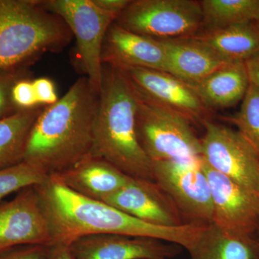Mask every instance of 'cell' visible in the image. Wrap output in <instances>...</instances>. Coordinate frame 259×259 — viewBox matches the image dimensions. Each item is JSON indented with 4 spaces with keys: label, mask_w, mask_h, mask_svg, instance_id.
I'll return each instance as SVG.
<instances>
[{
    "label": "cell",
    "mask_w": 259,
    "mask_h": 259,
    "mask_svg": "<svg viewBox=\"0 0 259 259\" xmlns=\"http://www.w3.org/2000/svg\"><path fill=\"white\" fill-rule=\"evenodd\" d=\"M35 188L50 227L53 243L69 245L83 236L115 234L154 238L176 244L188 251L205 227L153 226L105 202L80 195L54 176H49L44 183L35 186Z\"/></svg>",
    "instance_id": "1"
},
{
    "label": "cell",
    "mask_w": 259,
    "mask_h": 259,
    "mask_svg": "<svg viewBox=\"0 0 259 259\" xmlns=\"http://www.w3.org/2000/svg\"><path fill=\"white\" fill-rule=\"evenodd\" d=\"M86 76L79 78L32 126L24 161L48 175H59L91 155L98 106Z\"/></svg>",
    "instance_id": "2"
},
{
    "label": "cell",
    "mask_w": 259,
    "mask_h": 259,
    "mask_svg": "<svg viewBox=\"0 0 259 259\" xmlns=\"http://www.w3.org/2000/svg\"><path fill=\"white\" fill-rule=\"evenodd\" d=\"M137 107V95L125 75L103 64L91 155L110 162L127 176L154 181L152 161L136 134Z\"/></svg>",
    "instance_id": "3"
},
{
    "label": "cell",
    "mask_w": 259,
    "mask_h": 259,
    "mask_svg": "<svg viewBox=\"0 0 259 259\" xmlns=\"http://www.w3.org/2000/svg\"><path fill=\"white\" fill-rule=\"evenodd\" d=\"M64 20L40 0H0V73L30 71L49 53H59L72 41Z\"/></svg>",
    "instance_id": "4"
},
{
    "label": "cell",
    "mask_w": 259,
    "mask_h": 259,
    "mask_svg": "<svg viewBox=\"0 0 259 259\" xmlns=\"http://www.w3.org/2000/svg\"><path fill=\"white\" fill-rule=\"evenodd\" d=\"M40 3L69 27L76 39L74 61L94 91L100 93L104 41L115 17L100 9L93 0H40Z\"/></svg>",
    "instance_id": "5"
},
{
    "label": "cell",
    "mask_w": 259,
    "mask_h": 259,
    "mask_svg": "<svg viewBox=\"0 0 259 259\" xmlns=\"http://www.w3.org/2000/svg\"><path fill=\"white\" fill-rule=\"evenodd\" d=\"M137 97L136 134L140 146L151 161L202 156L201 140L187 117Z\"/></svg>",
    "instance_id": "6"
},
{
    "label": "cell",
    "mask_w": 259,
    "mask_h": 259,
    "mask_svg": "<svg viewBox=\"0 0 259 259\" xmlns=\"http://www.w3.org/2000/svg\"><path fill=\"white\" fill-rule=\"evenodd\" d=\"M115 23L157 40L189 37L202 28V11L194 0H131Z\"/></svg>",
    "instance_id": "7"
},
{
    "label": "cell",
    "mask_w": 259,
    "mask_h": 259,
    "mask_svg": "<svg viewBox=\"0 0 259 259\" xmlns=\"http://www.w3.org/2000/svg\"><path fill=\"white\" fill-rule=\"evenodd\" d=\"M152 163L153 180L171 197L187 224H212V195L202 158Z\"/></svg>",
    "instance_id": "8"
},
{
    "label": "cell",
    "mask_w": 259,
    "mask_h": 259,
    "mask_svg": "<svg viewBox=\"0 0 259 259\" xmlns=\"http://www.w3.org/2000/svg\"><path fill=\"white\" fill-rule=\"evenodd\" d=\"M203 125L202 160L259 200V157L253 148L238 131L208 120Z\"/></svg>",
    "instance_id": "9"
},
{
    "label": "cell",
    "mask_w": 259,
    "mask_h": 259,
    "mask_svg": "<svg viewBox=\"0 0 259 259\" xmlns=\"http://www.w3.org/2000/svg\"><path fill=\"white\" fill-rule=\"evenodd\" d=\"M202 166L212 195V224L233 236L254 238L253 235L259 231L258 199L241 185L207 166L202 158Z\"/></svg>",
    "instance_id": "10"
},
{
    "label": "cell",
    "mask_w": 259,
    "mask_h": 259,
    "mask_svg": "<svg viewBox=\"0 0 259 259\" xmlns=\"http://www.w3.org/2000/svg\"><path fill=\"white\" fill-rule=\"evenodd\" d=\"M50 227L35 187L0 202V253L19 245H51Z\"/></svg>",
    "instance_id": "11"
},
{
    "label": "cell",
    "mask_w": 259,
    "mask_h": 259,
    "mask_svg": "<svg viewBox=\"0 0 259 259\" xmlns=\"http://www.w3.org/2000/svg\"><path fill=\"white\" fill-rule=\"evenodd\" d=\"M117 69L140 98L185 116L191 122L203 124L207 120V108L195 92L169 73L141 68Z\"/></svg>",
    "instance_id": "12"
},
{
    "label": "cell",
    "mask_w": 259,
    "mask_h": 259,
    "mask_svg": "<svg viewBox=\"0 0 259 259\" xmlns=\"http://www.w3.org/2000/svg\"><path fill=\"white\" fill-rule=\"evenodd\" d=\"M104 202L153 226L176 228L187 224L171 197L154 181L130 177Z\"/></svg>",
    "instance_id": "13"
},
{
    "label": "cell",
    "mask_w": 259,
    "mask_h": 259,
    "mask_svg": "<svg viewBox=\"0 0 259 259\" xmlns=\"http://www.w3.org/2000/svg\"><path fill=\"white\" fill-rule=\"evenodd\" d=\"M74 259L171 258L182 247L154 238L115 234L81 237L69 244Z\"/></svg>",
    "instance_id": "14"
},
{
    "label": "cell",
    "mask_w": 259,
    "mask_h": 259,
    "mask_svg": "<svg viewBox=\"0 0 259 259\" xmlns=\"http://www.w3.org/2000/svg\"><path fill=\"white\" fill-rule=\"evenodd\" d=\"M102 62L117 68H141L168 72L166 56L161 42L130 32L114 23L102 49Z\"/></svg>",
    "instance_id": "15"
},
{
    "label": "cell",
    "mask_w": 259,
    "mask_h": 259,
    "mask_svg": "<svg viewBox=\"0 0 259 259\" xmlns=\"http://www.w3.org/2000/svg\"><path fill=\"white\" fill-rule=\"evenodd\" d=\"M158 40L166 54L168 73L190 87L230 63L193 37Z\"/></svg>",
    "instance_id": "16"
},
{
    "label": "cell",
    "mask_w": 259,
    "mask_h": 259,
    "mask_svg": "<svg viewBox=\"0 0 259 259\" xmlns=\"http://www.w3.org/2000/svg\"><path fill=\"white\" fill-rule=\"evenodd\" d=\"M52 176L73 192L101 202L124 187L130 179L110 162L92 155L67 171Z\"/></svg>",
    "instance_id": "17"
},
{
    "label": "cell",
    "mask_w": 259,
    "mask_h": 259,
    "mask_svg": "<svg viewBox=\"0 0 259 259\" xmlns=\"http://www.w3.org/2000/svg\"><path fill=\"white\" fill-rule=\"evenodd\" d=\"M250 85L244 61H233L191 87L206 108H227L243 100Z\"/></svg>",
    "instance_id": "18"
},
{
    "label": "cell",
    "mask_w": 259,
    "mask_h": 259,
    "mask_svg": "<svg viewBox=\"0 0 259 259\" xmlns=\"http://www.w3.org/2000/svg\"><path fill=\"white\" fill-rule=\"evenodd\" d=\"M190 259H257L259 241L233 236L208 225L190 250Z\"/></svg>",
    "instance_id": "19"
},
{
    "label": "cell",
    "mask_w": 259,
    "mask_h": 259,
    "mask_svg": "<svg viewBox=\"0 0 259 259\" xmlns=\"http://www.w3.org/2000/svg\"><path fill=\"white\" fill-rule=\"evenodd\" d=\"M192 37L230 62L246 61L259 52V28L254 22L237 24Z\"/></svg>",
    "instance_id": "20"
},
{
    "label": "cell",
    "mask_w": 259,
    "mask_h": 259,
    "mask_svg": "<svg viewBox=\"0 0 259 259\" xmlns=\"http://www.w3.org/2000/svg\"><path fill=\"white\" fill-rule=\"evenodd\" d=\"M46 106L19 110L0 119V170L16 166L25 159L32 126Z\"/></svg>",
    "instance_id": "21"
},
{
    "label": "cell",
    "mask_w": 259,
    "mask_h": 259,
    "mask_svg": "<svg viewBox=\"0 0 259 259\" xmlns=\"http://www.w3.org/2000/svg\"><path fill=\"white\" fill-rule=\"evenodd\" d=\"M199 3L202 27L206 31L254 22L259 13V0H202Z\"/></svg>",
    "instance_id": "22"
},
{
    "label": "cell",
    "mask_w": 259,
    "mask_h": 259,
    "mask_svg": "<svg viewBox=\"0 0 259 259\" xmlns=\"http://www.w3.org/2000/svg\"><path fill=\"white\" fill-rule=\"evenodd\" d=\"M231 120L259 157V88L250 83L239 111Z\"/></svg>",
    "instance_id": "23"
},
{
    "label": "cell",
    "mask_w": 259,
    "mask_h": 259,
    "mask_svg": "<svg viewBox=\"0 0 259 259\" xmlns=\"http://www.w3.org/2000/svg\"><path fill=\"white\" fill-rule=\"evenodd\" d=\"M49 177L25 161L0 170V202L14 192L42 185Z\"/></svg>",
    "instance_id": "24"
},
{
    "label": "cell",
    "mask_w": 259,
    "mask_h": 259,
    "mask_svg": "<svg viewBox=\"0 0 259 259\" xmlns=\"http://www.w3.org/2000/svg\"><path fill=\"white\" fill-rule=\"evenodd\" d=\"M28 77H30V71L0 73V119L19 111L12 100V90L19 80Z\"/></svg>",
    "instance_id": "25"
},
{
    "label": "cell",
    "mask_w": 259,
    "mask_h": 259,
    "mask_svg": "<svg viewBox=\"0 0 259 259\" xmlns=\"http://www.w3.org/2000/svg\"><path fill=\"white\" fill-rule=\"evenodd\" d=\"M12 100L18 110H28L40 105L31 78H24L15 83L12 90Z\"/></svg>",
    "instance_id": "26"
},
{
    "label": "cell",
    "mask_w": 259,
    "mask_h": 259,
    "mask_svg": "<svg viewBox=\"0 0 259 259\" xmlns=\"http://www.w3.org/2000/svg\"><path fill=\"white\" fill-rule=\"evenodd\" d=\"M50 245H19L0 253V259H47Z\"/></svg>",
    "instance_id": "27"
},
{
    "label": "cell",
    "mask_w": 259,
    "mask_h": 259,
    "mask_svg": "<svg viewBox=\"0 0 259 259\" xmlns=\"http://www.w3.org/2000/svg\"><path fill=\"white\" fill-rule=\"evenodd\" d=\"M32 83L39 105L49 106L59 100L55 84L49 78H37Z\"/></svg>",
    "instance_id": "28"
},
{
    "label": "cell",
    "mask_w": 259,
    "mask_h": 259,
    "mask_svg": "<svg viewBox=\"0 0 259 259\" xmlns=\"http://www.w3.org/2000/svg\"><path fill=\"white\" fill-rule=\"evenodd\" d=\"M131 0H93L97 7L118 18L119 15L127 8Z\"/></svg>",
    "instance_id": "29"
},
{
    "label": "cell",
    "mask_w": 259,
    "mask_h": 259,
    "mask_svg": "<svg viewBox=\"0 0 259 259\" xmlns=\"http://www.w3.org/2000/svg\"><path fill=\"white\" fill-rule=\"evenodd\" d=\"M244 63L250 83L259 88V52Z\"/></svg>",
    "instance_id": "30"
},
{
    "label": "cell",
    "mask_w": 259,
    "mask_h": 259,
    "mask_svg": "<svg viewBox=\"0 0 259 259\" xmlns=\"http://www.w3.org/2000/svg\"><path fill=\"white\" fill-rule=\"evenodd\" d=\"M47 259H74L69 245L56 243L50 245Z\"/></svg>",
    "instance_id": "31"
},
{
    "label": "cell",
    "mask_w": 259,
    "mask_h": 259,
    "mask_svg": "<svg viewBox=\"0 0 259 259\" xmlns=\"http://www.w3.org/2000/svg\"><path fill=\"white\" fill-rule=\"evenodd\" d=\"M254 23H255V25H256L257 26H258L259 28V13L258 16H257L256 19H255Z\"/></svg>",
    "instance_id": "32"
},
{
    "label": "cell",
    "mask_w": 259,
    "mask_h": 259,
    "mask_svg": "<svg viewBox=\"0 0 259 259\" xmlns=\"http://www.w3.org/2000/svg\"><path fill=\"white\" fill-rule=\"evenodd\" d=\"M147 259H166V258H147Z\"/></svg>",
    "instance_id": "33"
}]
</instances>
